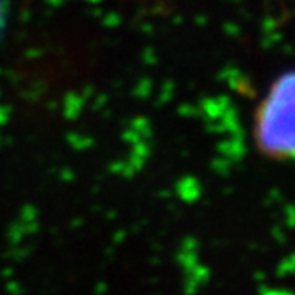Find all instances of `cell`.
<instances>
[{"instance_id": "cell-1", "label": "cell", "mask_w": 295, "mask_h": 295, "mask_svg": "<svg viewBox=\"0 0 295 295\" xmlns=\"http://www.w3.org/2000/svg\"><path fill=\"white\" fill-rule=\"evenodd\" d=\"M254 141L264 156L295 158V70L280 76L254 118Z\"/></svg>"}]
</instances>
